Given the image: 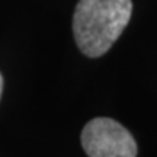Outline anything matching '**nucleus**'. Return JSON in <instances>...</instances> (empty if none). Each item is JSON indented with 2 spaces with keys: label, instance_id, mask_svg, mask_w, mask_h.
<instances>
[{
  "label": "nucleus",
  "instance_id": "1",
  "mask_svg": "<svg viewBox=\"0 0 157 157\" xmlns=\"http://www.w3.org/2000/svg\"><path fill=\"white\" fill-rule=\"evenodd\" d=\"M132 12L131 0H78L73 31L80 51L101 57L119 38Z\"/></svg>",
  "mask_w": 157,
  "mask_h": 157
},
{
  "label": "nucleus",
  "instance_id": "2",
  "mask_svg": "<svg viewBox=\"0 0 157 157\" xmlns=\"http://www.w3.org/2000/svg\"><path fill=\"white\" fill-rule=\"evenodd\" d=\"M82 144L89 157H137V143L119 122L95 118L84 125Z\"/></svg>",
  "mask_w": 157,
  "mask_h": 157
},
{
  "label": "nucleus",
  "instance_id": "3",
  "mask_svg": "<svg viewBox=\"0 0 157 157\" xmlns=\"http://www.w3.org/2000/svg\"><path fill=\"white\" fill-rule=\"evenodd\" d=\"M2 89H3V78H2V74H0V96H2Z\"/></svg>",
  "mask_w": 157,
  "mask_h": 157
}]
</instances>
